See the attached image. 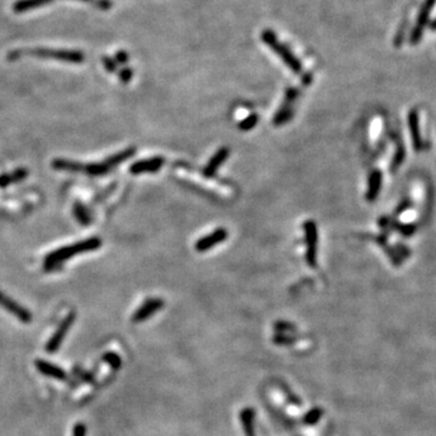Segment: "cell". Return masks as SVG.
<instances>
[{"instance_id":"1","label":"cell","mask_w":436,"mask_h":436,"mask_svg":"<svg viewBox=\"0 0 436 436\" xmlns=\"http://www.w3.org/2000/svg\"><path fill=\"white\" fill-rule=\"evenodd\" d=\"M102 246V240L100 237H89V239L81 240V241L73 243V245L64 246V247L57 248L47 254L44 259V269L46 271L53 270L58 268L64 260L78 256V254L85 253V252L95 251Z\"/></svg>"},{"instance_id":"2","label":"cell","mask_w":436,"mask_h":436,"mask_svg":"<svg viewBox=\"0 0 436 436\" xmlns=\"http://www.w3.org/2000/svg\"><path fill=\"white\" fill-rule=\"evenodd\" d=\"M262 40L264 41L265 44H267L268 46L282 59V61H284V63L290 68L293 73H296V74H301L302 63L297 59L296 56H294L293 53L285 46L284 44H280V42L277 41V38L275 34H274V32H271V30L269 29L264 30V32L262 33Z\"/></svg>"},{"instance_id":"3","label":"cell","mask_w":436,"mask_h":436,"mask_svg":"<svg viewBox=\"0 0 436 436\" xmlns=\"http://www.w3.org/2000/svg\"><path fill=\"white\" fill-rule=\"evenodd\" d=\"M22 53H27V55H35L40 56V57H49L53 59H59V61L64 62H72V63H81L84 62V55L80 51H55V50H41L36 49L32 51H24V52H19V51H15V52L10 53L8 55V59H16L18 58Z\"/></svg>"},{"instance_id":"4","label":"cell","mask_w":436,"mask_h":436,"mask_svg":"<svg viewBox=\"0 0 436 436\" xmlns=\"http://www.w3.org/2000/svg\"><path fill=\"white\" fill-rule=\"evenodd\" d=\"M305 240V260L311 268L316 267V254H318V226L314 220H305L304 225Z\"/></svg>"},{"instance_id":"5","label":"cell","mask_w":436,"mask_h":436,"mask_svg":"<svg viewBox=\"0 0 436 436\" xmlns=\"http://www.w3.org/2000/svg\"><path fill=\"white\" fill-rule=\"evenodd\" d=\"M75 318H76L75 313L74 311H72V313L68 314V315H66V318L62 320L61 324H59L58 327L56 328L55 333L51 336L49 342H47L46 345H45V350H46V353L53 354L61 348L64 338H66L67 333L69 332L70 327H72L73 324H74Z\"/></svg>"},{"instance_id":"6","label":"cell","mask_w":436,"mask_h":436,"mask_svg":"<svg viewBox=\"0 0 436 436\" xmlns=\"http://www.w3.org/2000/svg\"><path fill=\"white\" fill-rule=\"evenodd\" d=\"M298 95H299V91L298 89H296V87H290V89L286 91L284 104L280 107V109L277 110L275 117H274V120H273L274 125L276 126L284 125L285 123H287V121H290L291 119H292L293 103L294 101L297 100V97H298Z\"/></svg>"},{"instance_id":"7","label":"cell","mask_w":436,"mask_h":436,"mask_svg":"<svg viewBox=\"0 0 436 436\" xmlns=\"http://www.w3.org/2000/svg\"><path fill=\"white\" fill-rule=\"evenodd\" d=\"M0 307L6 309V311L12 314L15 318L18 319L21 322H23V324H30L32 322V313L28 309H25L24 307H22L21 304H18L16 301H13L12 298L6 296L5 293H2L1 291H0Z\"/></svg>"},{"instance_id":"8","label":"cell","mask_w":436,"mask_h":436,"mask_svg":"<svg viewBox=\"0 0 436 436\" xmlns=\"http://www.w3.org/2000/svg\"><path fill=\"white\" fill-rule=\"evenodd\" d=\"M226 237H228V230L225 228H218L209 235L200 237L195 243V250L203 253V252L211 250L212 247H216L217 245L225 241Z\"/></svg>"},{"instance_id":"9","label":"cell","mask_w":436,"mask_h":436,"mask_svg":"<svg viewBox=\"0 0 436 436\" xmlns=\"http://www.w3.org/2000/svg\"><path fill=\"white\" fill-rule=\"evenodd\" d=\"M164 307V301L161 298H148L146 302L135 311V314L132 315V322H143L147 319L151 318L152 315H154L155 313H158L161 308Z\"/></svg>"},{"instance_id":"10","label":"cell","mask_w":436,"mask_h":436,"mask_svg":"<svg viewBox=\"0 0 436 436\" xmlns=\"http://www.w3.org/2000/svg\"><path fill=\"white\" fill-rule=\"evenodd\" d=\"M164 165V158L154 157L151 159H143L140 161H136L130 166V172L132 175H141V174H154L158 172L163 168Z\"/></svg>"},{"instance_id":"11","label":"cell","mask_w":436,"mask_h":436,"mask_svg":"<svg viewBox=\"0 0 436 436\" xmlns=\"http://www.w3.org/2000/svg\"><path fill=\"white\" fill-rule=\"evenodd\" d=\"M229 154H230V151H229V148H226V147H222V148L218 149V151L214 154V157H212L210 161L208 163L206 168L204 169V175H205L206 177H214L215 175H216V172L218 171V169H219L220 166L225 163L226 159H228Z\"/></svg>"},{"instance_id":"12","label":"cell","mask_w":436,"mask_h":436,"mask_svg":"<svg viewBox=\"0 0 436 436\" xmlns=\"http://www.w3.org/2000/svg\"><path fill=\"white\" fill-rule=\"evenodd\" d=\"M409 126L410 132H411V138L413 143V149L416 152H421L423 149L424 144L423 140L421 137V130H420V117H418V110L412 109L409 114Z\"/></svg>"},{"instance_id":"13","label":"cell","mask_w":436,"mask_h":436,"mask_svg":"<svg viewBox=\"0 0 436 436\" xmlns=\"http://www.w3.org/2000/svg\"><path fill=\"white\" fill-rule=\"evenodd\" d=\"M35 369L46 377L57 379V381H66L67 379L66 372L52 362L38 359V360H35Z\"/></svg>"},{"instance_id":"14","label":"cell","mask_w":436,"mask_h":436,"mask_svg":"<svg viewBox=\"0 0 436 436\" xmlns=\"http://www.w3.org/2000/svg\"><path fill=\"white\" fill-rule=\"evenodd\" d=\"M382 181H383V176H382V172L379 170H375V171L371 172L366 192L367 202H375L377 199L382 188Z\"/></svg>"},{"instance_id":"15","label":"cell","mask_w":436,"mask_h":436,"mask_svg":"<svg viewBox=\"0 0 436 436\" xmlns=\"http://www.w3.org/2000/svg\"><path fill=\"white\" fill-rule=\"evenodd\" d=\"M28 176V171L25 169H17L15 171L8 172V174L0 175V188H6V187L13 185V183L22 182Z\"/></svg>"},{"instance_id":"16","label":"cell","mask_w":436,"mask_h":436,"mask_svg":"<svg viewBox=\"0 0 436 436\" xmlns=\"http://www.w3.org/2000/svg\"><path fill=\"white\" fill-rule=\"evenodd\" d=\"M52 168L59 171L68 172H83L84 164L68 159H55L52 161Z\"/></svg>"},{"instance_id":"17","label":"cell","mask_w":436,"mask_h":436,"mask_svg":"<svg viewBox=\"0 0 436 436\" xmlns=\"http://www.w3.org/2000/svg\"><path fill=\"white\" fill-rule=\"evenodd\" d=\"M112 171L108 165H107L106 161H102V163H93V164H84L83 172L86 175L92 177H98V176H104L108 172Z\"/></svg>"},{"instance_id":"18","label":"cell","mask_w":436,"mask_h":436,"mask_svg":"<svg viewBox=\"0 0 436 436\" xmlns=\"http://www.w3.org/2000/svg\"><path fill=\"white\" fill-rule=\"evenodd\" d=\"M73 215L81 225H89L91 223V216L89 211L80 202H76L73 206Z\"/></svg>"},{"instance_id":"19","label":"cell","mask_w":436,"mask_h":436,"mask_svg":"<svg viewBox=\"0 0 436 436\" xmlns=\"http://www.w3.org/2000/svg\"><path fill=\"white\" fill-rule=\"evenodd\" d=\"M50 1H52V0H21V1L16 2L13 8H15V12H23V11L29 10V8L40 6V5H44Z\"/></svg>"},{"instance_id":"20","label":"cell","mask_w":436,"mask_h":436,"mask_svg":"<svg viewBox=\"0 0 436 436\" xmlns=\"http://www.w3.org/2000/svg\"><path fill=\"white\" fill-rule=\"evenodd\" d=\"M257 123H258V115L256 113H253V114H250L248 117H246L240 121L239 130H241V131H250V130L256 127Z\"/></svg>"},{"instance_id":"21","label":"cell","mask_w":436,"mask_h":436,"mask_svg":"<svg viewBox=\"0 0 436 436\" xmlns=\"http://www.w3.org/2000/svg\"><path fill=\"white\" fill-rule=\"evenodd\" d=\"M102 360H103L104 362H107V364H108L113 370H119L121 366V359L117 353L108 352V353L103 354V356H102Z\"/></svg>"},{"instance_id":"22","label":"cell","mask_w":436,"mask_h":436,"mask_svg":"<svg viewBox=\"0 0 436 436\" xmlns=\"http://www.w3.org/2000/svg\"><path fill=\"white\" fill-rule=\"evenodd\" d=\"M404 159H405V148H404L403 143L399 142L398 149H396V153H395V157L392 161V171H395L396 169H399V166L401 165V163H403Z\"/></svg>"},{"instance_id":"23","label":"cell","mask_w":436,"mask_h":436,"mask_svg":"<svg viewBox=\"0 0 436 436\" xmlns=\"http://www.w3.org/2000/svg\"><path fill=\"white\" fill-rule=\"evenodd\" d=\"M393 228L399 229V231H400V234H403L404 236H411L413 235V233L416 231V226L415 224H396L395 222H393Z\"/></svg>"},{"instance_id":"24","label":"cell","mask_w":436,"mask_h":436,"mask_svg":"<svg viewBox=\"0 0 436 436\" xmlns=\"http://www.w3.org/2000/svg\"><path fill=\"white\" fill-rule=\"evenodd\" d=\"M73 436H86V427L84 423H76L73 429Z\"/></svg>"},{"instance_id":"25","label":"cell","mask_w":436,"mask_h":436,"mask_svg":"<svg viewBox=\"0 0 436 436\" xmlns=\"http://www.w3.org/2000/svg\"><path fill=\"white\" fill-rule=\"evenodd\" d=\"M119 76H120V80L123 81V83L125 84L129 83L132 78V70L129 69V68H124V69L120 72V74H119Z\"/></svg>"},{"instance_id":"26","label":"cell","mask_w":436,"mask_h":436,"mask_svg":"<svg viewBox=\"0 0 436 436\" xmlns=\"http://www.w3.org/2000/svg\"><path fill=\"white\" fill-rule=\"evenodd\" d=\"M102 61H103L104 67H106V69L108 70V72H115V70H117V64H115V62L113 61L112 58L103 57Z\"/></svg>"},{"instance_id":"27","label":"cell","mask_w":436,"mask_h":436,"mask_svg":"<svg viewBox=\"0 0 436 436\" xmlns=\"http://www.w3.org/2000/svg\"><path fill=\"white\" fill-rule=\"evenodd\" d=\"M411 206H412V204H411V202H410V200H405V202L401 204V205L399 206L398 209H396V215H401L403 212L409 210Z\"/></svg>"},{"instance_id":"28","label":"cell","mask_w":436,"mask_h":436,"mask_svg":"<svg viewBox=\"0 0 436 436\" xmlns=\"http://www.w3.org/2000/svg\"><path fill=\"white\" fill-rule=\"evenodd\" d=\"M115 57H117V61L120 62V63H125V62L129 61V55L126 52H123V51L118 52Z\"/></svg>"},{"instance_id":"29","label":"cell","mask_w":436,"mask_h":436,"mask_svg":"<svg viewBox=\"0 0 436 436\" xmlns=\"http://www.w3.org/2000/svg\"><path fill=\"white\" fill-rule=\"evenodd\" d=\"M398 253H403L405 257H410V250H409V248L405 247L404 245H399L398 246Z\"/></svg>"},{"instance_id":"30","label":"cell","mask_w":436,"mask_h":436,"mask_svg":"<svg viewBox=\"0 0 436 436\" xmlns=\"http://www.w3.org/2000/svg\"><path fill=\"white\" fill-rule=\"evenodd\" d=\"M303 81H304V84H310L311 83V74L304 75V79H303Z\"/></svg>"}]
</instances>
